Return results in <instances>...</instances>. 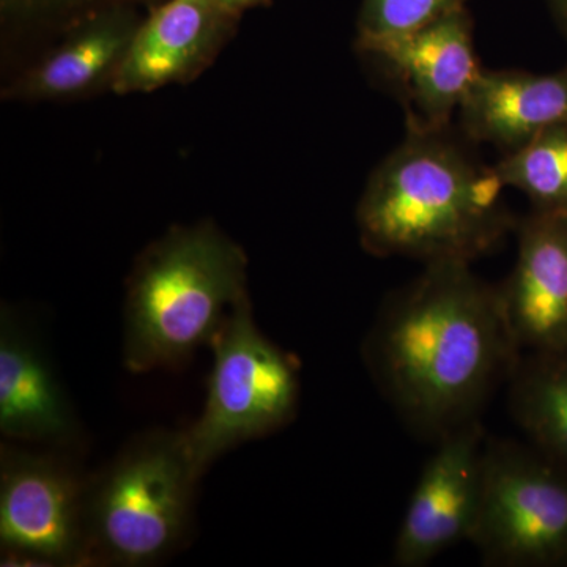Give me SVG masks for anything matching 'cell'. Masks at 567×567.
I'll return each instance as SVG.
<instances>
[{
	"label": "cell",
	"instance_id": "1",
	"mask_svg": "<svg viewBox=\"0 0 567 567\" xmlns=\"http://www.w3.org/2000/svg\"><path fill=\"white\" fill-rule=\"evenodd\" d=\"M498 286L472 264L425 265L391 295L363 347L375 385L416 434L439 440L480 412L520 360Z\"/></svg>",
	"mask_w": 567,
	"mask_h": 567
},
{
	"label": "cell",
	"instance_id": "2",
	"mask_svg": "<svg viewBox=\"0 0 567 567\" xmlns=\"http://www.w3.org/2000/svg\"><path fill=\"white\" fill-rule=\"evenodd\" d=\"M505 188L450 128L406 130L361 194V245L377 257L473 264L517 227Z\"/></svg>",
	"mask_w": 567,
	"mask_h": 567
},
{
	"label": "cell",
	"instance_id": "3",
	"mask_svg": "<svg viewBox=\"0 0 567 567\" xmlns=\"http://www.w3.org/2000/svg\"><path fill=\"white\" fill-rule=\"evenodd\" d=\"M248 297V256L237 241L213 221L174 226L126 279L123 364L133 374L181 368Z\"/></svg>",
	"mask_w": 567,
	"mask_h": 567
},
{
	"label": "cell",
	"instance_id": "4",
	"mask_svg": "<svg viewBox=\"0 0 567 567\" xmlns=\"http://www.w3.org/2000/svg\"><path fill=\"white\" fill-rule=\"evenodd\" d=\"M199 481L182 432L133 439L89 476L87 566L148 567L173 557L188 539Z\"/></svg>",
	"mask_w": 567,
	"mask_h": 567
},
{
	"label": "cell",
	"instance_id": "5",
	"mask_svg": "<svg viewBox=\"0 0 567 567\" xmlns=\"http://www.w3.org/2000/svg\"><path fill=\"white\" fill-rule=\"evenodd\" d=\"M208 347L213 365L203 413L181 431L199 480L227 451L289 424L301 390L297 361L256 327L249 297L227 316Z\"/></svg>",
	"mask_w": 567,
	"mask_h": 567
},
{
	"label": "cell",
	"instance_id": "6",
	"mask_svg": "<svg viewBox=\"0 0 567 567\" xmlns=\"http://www.w3.org/2000/svg\"><path fill=\"white\" fill-rule=\"evenodd\" d=\"M554 458L487 440L483 505L470 543L484 565L567 566V473Z\"/></svg>",
	"mask_w": 567,
	"mask_h": 567
},
{
	"label": "cell",
	"instance_id": "7",
	"mask_svg": "<svg viewBox=\"0 0 567 567\" xmlns=\"http://www.w3.org/2000/svg\"><path fill=\"white\" fill-rule=\"evenodd\" d=\"M87 481L61 454L2 445V565L87 566Z\"/></svg>",
	"mask_w": 567,
	"mask_h": 567
},
{
	"label": "cell",
	"instance_id": "8",
	"mask_svg": "<svg viewBox=\"0 0 567 567\" xmlns=\"http://www.w3.org/2000/svg\"><path fill=\"white\" fill-rule=\"evenodd\" d=\"M358 51L393 84L406 130H446L481 66L465 9L385 39L357 41Z\"/></svg>",
	"mask_w": 567,
	"mask_h": 567
},
{
	"label": "cell",
	"instance_id": "9",
	"mask_svg": "<svg viewBox=\"0 0 567 567\" xmlns=\"http://www.w3.org/2000/svg\"><path fill=\"white\" fill-rule=\"evenodd\" d=\"M395 537L393 565L423 567L470 540L483 505L487 435L480 420L436 440Z\"/></svg>",
	"mask_w": 567,
	"mask_h": 567
},
{
	"label": "cell",
	"instance_id": "10",
	"mask_svg": "<svg viewBox=\"0 0 567 567\" xmlns=\"http://www.w3.org/2000/svg\"><path fill=\"white\" fill-rule=\"evenodd\" d=\"M241 18L218 0H166L145 14L111 92L152 93L196 81L234 39Z\"/></svg>",
	"mask_w": 567,
	"mask_h": 567
},
{
	"label": "cell",
	"instance_id": "11",
	"mask_svg": "<svg viewBox=\"0 0 567 567\" xmlns=\"http://www.w3.org/2000/svg\"><path fill=\"white\" fill-rule=\"evenodd\" d=\"M516 230V264L498 286L507 327L524 353L566 349L567 213L533 210Z\"/></svg>",
	"mask_w": 567,
	"mask_h": 567
},
{
	"label": "cell",
	"instance_id": "12",
	"mask_svg": "<svg viewBox=\"0 0 567 567\" xmlns=\"http://www.w3.org/2000/svg\"><path fill=\"white\" fill-rule=\"evenodd\" d=\"M0 434L10 442L66 447L78 420L51 361L20 316L0 312Z\"/></svg>",
	"mask_w": 567,
	"mask_h": 567
},
{
	"label": "cell",
	"instance_id": "13",
	"mask_svg": "<svg viewBox=\"0 0 567 567\" xmlns=\"http://www.w3.org/2000/svg\"><path fill=\"white\" fill-rule=\"evenodd\" d=\"M147 13L117 9L85 22L3 89L10 102H63L110 91Z\"/></svg>",
	"mask_w": 567,
	"mask_h": 567
},
{
	"label": "cell",
	"instance_id": "14",
	"mask_svg": "<svg viewBox=\"0 0 567 567\" xmlns=\"http://www.w3.org/2000/svg\"><path fill=\"white\" fill-rule=\"evenodd\" d=\"M457 115L466 140L517 151L544 130L567 123V65L546 74L483 69Z\"/></svg>",
	"mask_w": 567,
	"mask_h": 567
},
{
	"label": "cell",
	"instance_id": "15",
	"mask_svg": "<svg viewBox=\"0 0 567 567\" xmlns=\"http://www.w3.org/2000/svg\"><path fill=\"white\" fill-rule=\"evenodd\" d=\"M507 383L516 423L540 453L567 468V347L522 353Z\"/></svg>",
	"mask_w": 567,
	"mask_h": 567
},
{
	"label": "cell",
	"instance_id": "16",
	"mask_svg": "<svg viewBox=\"0 0 567 567\" xmlns=\"http://www.w3.org/2000/svg\"><path fill=\"white\" fill-rule=\"evenodd\" d=\"M163 2L166 0H0L2 41L7 50L29 48L47 54L71 32L106 11L137 9L147 13Z\"/></svg>",
	"mask_w": 567,
	"mask_h": 567
},
{
	"label": "cell",
	"instance_id": "17",
	"mask_svg": "<svg viewBox=\"0 0 567 567\" xmlns=\"http://www.w3.org/2000/svg\"><path fill=\"white\" fill-rule=\"evenodd\" d=\"M494 167L506 188L528 197L533 210L567 213V123L544 130Z\"/></svg>",
	"mask_w": 567,
	"mask_h": 567
},
{
	"label": "cell",
	"instance_id": "18",
	"mask_svg": "<svg viewBox=\"0 0 567 567\" xmlns=\"http://www.w3.org/2000/svg\"><path fill=\"white\" fill-rule=\"evenodd\" d=\"M466 0H364L357 41L385 39L425 28L465 9Z\"/></svg>",
	"mask_w": 567,
	"mask_h": 567
},
{
	"label": "cell",
	"instance_id": "19",
	"mask_svg": "<svg viewBox=\"0 0 567 567\" xmlns=\"http://www.w3.org/2000/svg\"><path fill=\"white\" fill-rule=\"evenodd\" d=\"M218 2L226 7V9L233 10L235 13L244 17L246 11L268 6V3L274 2V0H218Z\"/></svg>",
	"mask_w": 567,
	"mask_h": 567
},
{
	"label": "cell",
	"instance_id": "20",
	"mask_svg": "<svg viewBox=\"0 0 567 567\" xmlns=\"http://www.w3.org/2000/svg\"><path fill=\"white\" fill-rule=\"evenodd\" d=\"M550 3L551 9H554L555 14H557L559 25H561L567 37V0H550Z\"/></svg>",
	"mask_w": 567,
	"mask_h": 567
}]
</instances>
